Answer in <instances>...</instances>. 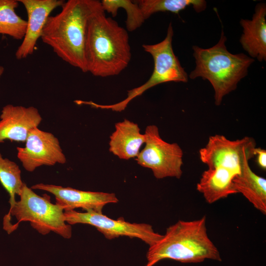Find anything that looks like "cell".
<instances>
[{
  "label": "cell",
  "instance_id": "cell-19",
  "mask_svg": "<svg viewBox=\"0 0 266 266\" xmlns=\"http://www.w3.org/2000/svg\"><path fill=\"white\" fill-rule=\"evenodd\" d=\"M18 5V0H0V34L23 40L27 22L16 13Z\"/></svg>",
  "mask_w": 266,
  "mask_h": 266
},
{
  "label": "cell",
  "instance_id": "cell-21",
  "mask_svg": "<svg viewBox=\"0 0 266 266\" xmlns=\"http://www.w3.org/2000/svg\"><path fill=\"white\" fill-rule=\"evenodd\" d=\"M104 11L115 17L119 8H124L127 13L126 21L127 30L133 32L140 27L145 19L135 1L130 0H102L100 1Z\"/></svg>",
  "mask_w": 266,
  "mask_h": 266
},
{
  "label": "cell",
  "instance_id": "cell-3",
  "mask_svg": "<svg viewBox=\"0 0 266 266\" xmlns=\"http://www.w3.org/2000/svg\"><path fill=\"white\" fill-rule=\"evenodd\" d=\"M206 217L194 220H179L167 228L166 233L150 246L146 254L153 266L169 259L184 263H198L209 259L221 261L217 247L209 237Z\"/></svg>",
  "mask_w": 266,
  "mask_h": 266
},
{
  "label": "cell",
  "instance_id": "cell-15",
  "mask_svg": "<svg viewBox=\"0 0 266 266\" xmlns=\"http://www.w3.org/2000/svg\"><path fill=\"white\" fill-rule=\"evenodd\" d=\"M237 174L224 167L208 168L202 173L197 184V190L202 195L206 202L213 203L237 193L233 180Z\"/></svg>",
  "mask_w": 266,
  "mask_h": 266
},
{
  "label": "cell",
  "instance_id": "cell-22",
  "mask_svg": "<svg viewBox=\"0 0 266 266\" xmlns=\"http://www.w3.org/2000/svg\"><path fill=\"white\" fill-rule=\"evenodd\" d=\"M257 157V163L259 166L263 169H266V151L260 147H256L255 150V156Z\"/></svg>",
  "mask_w": 266,
  "mask_h": 266
},
{
  "label": "cell",
  "instance_id": "cell-20",
  "mask_svg": "<svg viewBox=\"0 0 266 266\" xmlns=\"http://www.w3.org/2000/svg\"><path fill=\"white\" fill-rule=\"evenodd\" d=\"M21 173V170L17 164L3 158L0 152V182L9 194V210L16 203V195H20L24 184L22 180Z\"/></svg>",
  "mask_w": 266,
  "mask_h": 266
},
{
  "label": "cell",
  "instance_id": "cell-24",
  "mask_svg": "<svg viewBox=\"0 0 266 266\" xmlns=\"http://www.w3.org/2000/svg\"><path fill=\"white\" fill-rule=\"evenodd\" d=\"M145 266H153V265L151 264L147 263Z\"/></svg>",
  "mask_w": 266,
  "mask_h": 266
},
{
  "label": "cell",
  "instance_id": "cell-11",
  "mask_svg": "<svg viewBox=\"0 0 266 266\" xmlns=\"http://www.w3.org/2000/svg\"><path fill=\"white\" fill-rule=\"evenodd\" d=\"M31 189L43 190L54 195L56 204L61 207L64 211L80 208L86 212L102 213L105 205L118 201L114 193L85 191L43 183L35 184Z\"/></svg>",
  "mask_w": 266,
  "mask_h": 266
},
{
  "label": "cell",
  "instance_id": "cell-2",
  "mask_svg": "<svg viewBox=\"0 0 266 266\" xmlns=\"http://www.w3.org/2000/svg\"><path fill=\"white\" fill-rule=\"evenodd\" d=\"M84 55L87 72L101 77L118 75L131 59L127 30L104 11L95 14L88 24Z\"/></svg>",
  "mask_w": 266,
  "mask_h": 266
},
{
  "label": "cell",
  "instance_id": "cell-8",
  "mask_svg": "<svg viewBox=\"0 0 266 266\" xmlns=\"http://www.w3.org/2000/svg\"><path fill=\"white\" fill-rule=\"evenodd\" d=\"M64 215L66 222L68 224H84L93 226L108 239L119 236L137 238L150 246L163 236L155 232L149 224L131 223L122 218L112 219L102 213L80 212L72 210L65 211Z\"/></svg>",
  "mask_w": 266,
  "mask_h": 266
},
{
  "label": "cell",
  "instance_id": "cell-5",
  "mask_svg": "<svg viewBox=\"0 0 266 266\" xmlns=\"http://www.w3.org/2000/svg\"><path fill=\"white\" fill-rule=\"evenodd\" d=\"M19 197L20 200L3 218V229L8 233L16 230L20 222L28 221L43 235L53 232L65 238L71 237V227L66 222L64 210L51 203L49 196H40L24 183Z\"/></svg>",
  "mask_w": 266,
  "mask_h": 266
},
{
  "label": "cell",
  "instance_id": "cell-9",
  "mask_svg": "<svg viewBox=\"0 0 266 266\" xmlns=\"http://www.w3.org/2000/svg\"><path fill=\"white\" fill-rule=\"evenodd\" d=\"M256 147L252 137L231 140L223 135L215 134L210 136L206 145L200 149L199 156L208 168L221 166L239 173L243 161L255 156Z\"/></svg>",
  "mask_w": 266,
  "mask_h": 266
},
{
  "label": "cell",
  "instance_id": "cell-14",
  "mask_svg": "<svg viewBox=\"0 0 266 266\" xmlns=\"http://www.w3.org/2000/svg\"><path fill=\"white\" fill-rule=\"evenodd\" d=\"M266 3L260 2L256 6L251 20L241 19L240 21L243 28L240 43L250 57L261 62L266 61Z\"/></svg>",
  "mask_w": 266,
  "mask_h": 266
},
{
  "label": "cell",
  "instance_id": "cell-18",
  "mask_svg": "<svg viewBox=\"0 0 266 266\" xmlns=\"http://www.w3.org/2000/svg\"><path fill=\"white\" fill-rule=\"evenodd\" d=\"M135 2L145 20L156 12H170L178 14L190 6L197 12H200L206 7V2L204 0H138Z\"/></svg>",
  "mask_w": 266,
  "mask_h": 266
},
{
  "label": "cell",
  "instance_id": "cell-12",
  "mask_svg": "<svg viewBox=\"0 0 266 266\" xmlns=\"http://www.w3.org/2000/svg\"><path fill=\"white\" fill-rule=\"evenodd\" d=\"M25 8L28 20L26 32L21 45L17 48V59H25L32 55L50 13L57 7H61L64 0H18Z\"/></svg>",
  "mask_w": 266,
  "mask_h": 266
},
{
  "label": "cell",
  "instance_id": "cell-7",
  "mask_svg": "<svg viewBox=\"0 0 266 266\" xmlns=\"http://www.w3.org/2000/svg\"><path fill=\"white\" fill-rule=\"evenodd\" d=\"M144 135L145 145L136 157L138 164L150 168L157 179L180 178L183 173V156L180 146L163 140L155 125L147 126Z\"/></svg>",
  "mask_w": 266,
  "mask_h": 266
},
{
  "label": "cell",
  "instance_id": "cell-13",
  "mask_svg": "<svg viewBox=\"0 0 266 266\" xmlns=\"http://www.w3.org/2000/svg\"><path fill=\"white\" fill-rule=\"evenodd\" d=\"M42 117L33 107L7 104L0 115V143L8 139L25 142L30 132L37 128Z\"/></svg>",
  "mask_w": 266,
  "mask_h": 266
},
{
  "label": "cell",
  "instance_id": "cell-23",
  "mask_svg": "<svg viewBox=\"0 0 266 266\" xmlns=\"http://www.w3.org/2000/svg\"><path fill=\"white\" fill-rule=\"evenodd\" d=\"M4 71V68L3 66H0V77L3 74Z\"/></svg>",
  "mask_w": 266,
  "mask_h": 266
},
{
  "label": "cell",
  "instance_id": "cell-17",
  "mask_svg": "<svg viewBox=\"0 0 266 266\" xmlns=\"http://www.w3.org/2000/svg\"><path fill=\"white\" fill-rule=\"evenodd\" d=\"M233 182L237 193H241L256 209L266 214V179L251 169L248 160L243 161Z\"/></svg>",
  "mask_w": 266,
  "mask_h": 266
},
{
  "label": "cell",
  "instance_id": "cell-10",
  "mask_svg": "<svg viewBox=\"0 0 266 266\" xmlns=\"http://www.w3.org/2000/svg\"><path fill=\"white\" fill-rule=\"evenodd\" d=\"M17 158L28 171L42 166L64 164L66 159L59 139L52 133L35 128L26 140L23 147H17Z\"/></svg>",
  "mask_w": 266,
  "mask_h": 266
},
{
  "label": "cell",
  "instance_id": "cell-4",
  "mask_svg": "<svg viewBox=\"0 0 266 266\" xmlns=\"http://www.w3.org/2000/svg\"><path fill=\"white\" fill-rule=\"evenodd\" d=\"M227 37L222 30L218 42L209 48L192 47L196 67L188 77L207 80L214 91L215 103L220 105L223 98L235 90L248 72L255 60L241 53H230L226 46Z\"/></svg>",
  "mask_w": 266,
  "mask_h": 266
},
{
  "label": "cell",
  "instance_id": "cell-6",
  "mask_svg": "<svg viewBox=\"0 0 266 266\" xmlns=\"http://www.w3.org/2000/svg\"><path fill=\"white\" fill-rule=\"evenodd\" d=\"M173 33L172 26L170 23L163 40L154 44L142 45L144 50L152 56L154 61L152 73L144 84L129 90L127 98L120 102L108 105L94 103L93 107L120 112L126 108L132 100L157 85L168 82H187L188 74L181 66L172 48Z\"/></svg>",
  "mask_w": 266,
  "mask_h": 266
},
{
  "label": "cell",
  "instance_id": "cell-1",
  "mask_svg": "<svg viewBox=\"0 0 266 266\" xmlns=\"http://www.w3.org/2000/svg\"><path fill=\"white\" fill-rule=\"evenodd\" d=\"M61 11L48 17L41 38L64 61L87 72L84 49L88 24L104 11L98 0H68Z\"/></svg>",
  "mask_w": 266,
  "mask_h": 266
},
{
  "label": "cell",
  "instance_id": "cell-16",
  "mask_svg": "<svg viewBox=\"0 0 266 266\" xmlns=\"http://www.w3.org/2000/svg\"><path fill=\"white\" fill-rule=\"evenodd\" d=\"M115 128L110 136V152L121 159L136 157L145 142V135L140 133L138 125L125 119L116 123Z\"/></svg>",
  "mask_w": 266,
  "mask_h": 266
}]
</instances>
